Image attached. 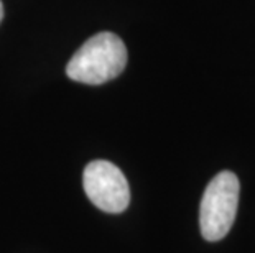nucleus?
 I'll use <instances>...</instances> for the list:
<instances>
[{
	"mask_svg": "<svg viewBox=\"0 0 255 253\" xmlns=\"http://www.w3.org/2000/svg\"><path fill=\"white\" fill-rule=\"evenodd\" d=\"M83 184L91 202L101 211L119 214L127 209L130 202L128 182L122 171L111 161H91L84 169Z\"/></svg>",
	"mask_w": 255,
	"mask_h": 253,
	"instance_id": "obj_3",
	"label": "nucleus"
},
{
	"mask_svg": "<svg viewBox=\"0 0 255 253\" xmlns=\"http://www.w3.org/2000/svg\"><path fill=\"white\" fill-rule=\"evenodd\" d=\"M239 194L241 182L232 171H221L206 186L199 207V225L208 242H218L229 234L236 220Z\"/></svg>",
	"mask_w": 255,
	"mask_h": 253,
	"instance_id": "obj_2",
	"label": "nucleus"
},
{
	"mask_svg": "<svg viewBox=\"0 0 255 253\" xmlns=\"http://www.w3.org/2000/svg\"><path fill=\"white\" fill-rule=\"evenodd\" d=\"M127 64V48L117 35L102 31L84 43L69 59L66 74L76 83L99 85L117 78Z\"/></svg>",
	"mask_w": 255,
	"mask_h": 253,
	"instance_id": "obj_1",
	"label": "nucleus"
},
{
	"mask_svg": "<svg viewBox=\"0 0 255 253\" xmlns=\"http://www.w3.org/2000/svg\"><path fill=\"white\" fill-rule=\"evenodd\" d=\"M2 18H3V5L0 2V21H2Z\"/></svg>",
	"mask_w": 255,
	"mask_h": 253,
	"instance_id": "obj_4",
	"label": "nucleus"
}]
</instances>
